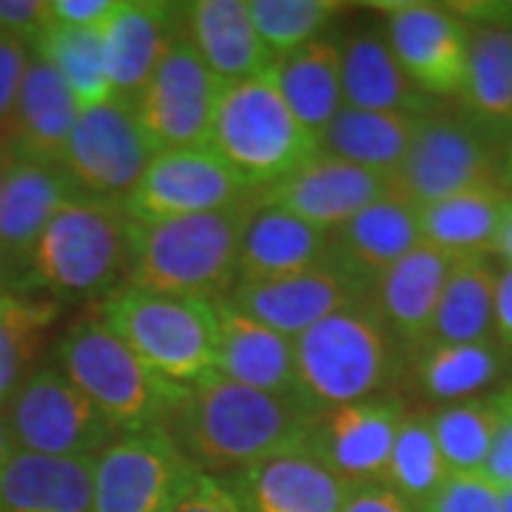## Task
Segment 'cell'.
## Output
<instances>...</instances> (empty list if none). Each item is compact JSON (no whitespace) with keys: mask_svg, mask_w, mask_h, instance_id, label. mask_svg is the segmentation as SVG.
<instances>
[{"mask_svg":"<svg viewBox=\"0 0 512 512\" xmlns=\"http://www.w3.org/2000/svg\"><path fill=\"white\" fill-rule=\"evenodd\" d=\"M322 410L231 382L217 370L185 384L163 430L200 473H239L259 461L305 450Z\"/></svg>","mask_w":512,"mask_h":512,"instance_id":"6da1fadb","label":"cell"},{"mask_svg":"<svg viewBox=\"0 0 512 512\" xmlns=\"http://www.w3.org/2000/svg\"><path fill=\"white\" fill-rule=\"evenodd\" d=\"M262 205V188L231 208L180 220L134 222L128 285L217 302L237 285L245 228Z\"/></svg>","mask_w":512,"mask_h":512,"instance_id":"7a4b0ae2","label":"cell"},{"mask_svg":"<svg viewBox=\"0 0 512 512\" xmlns=\"http://www.w3.org/2000/svg\"><path fill=\"white\" fill-rule=\"evenodd\" d=\"M57 367L120 430H163L183 399V384L160 376L97 316L77 319L57 342Z\"/></svg>","mask_w":512,"mask_h":512,"instance_id":"3957f363","label":"cell"},{"mask_svg":"<svg viewBox=\"0 0 512 512\" xmlns=\"http://www.w3.org/2000/svg\"><path fill=\"white\" fill-rule=\"evenodd\" d=\"M393 342L370 299L330 313L293 339L302 399L316 410L376 399L396 376Z\"/></svg>","mask_w":512,"mask_h":512,"instance_id":"277c9868","label":"cell"},{"mask_svg":"<svg viewBox=\"0 0 512 512\" xmlns=\"http://www.w3.org/2000/svg\"><path fill=\"white\" fill-rule=\"evenodd\" d=\"M151 370L177 384H194L217 367L220 319L208 299L117 288L94 313Z\"/></svg>","mask_w":512,"mask_h":512,"instance_id":"5b68a950","label":"cell"},{"mask_svg":"<svg viewBox=\"0 0 512 512\" xmlns=\"http://www.w3.org/2000/svg\"><path fill=\"white\" fill-rule=\"evenodd\" d=\"M211 151L248 188H271L322 151V143L293 117L271 69L239 83H222Z\"/></svg>","mask_w":512,"mask_h":512,"instance_id":"8992f818","label":"cell"},{"mask_svg":"<svg viewBox=\"0 0 512 512\" xmlns=\"http://www.w3.org/2000/svg\"><path fill=\"white\" fill-rule=\"evenodd\" d=\"M131 234L134 222L123 202L77 194L40 234L29 274L63 299L114 291V285H120L131 271Z\"/></svg>","mask_w":512,"mask_h":512,"instance_id":"52a82bcc","label":"cell"},{"mask_svg":"<svg viewBox=\"0 0 512 512\" xmlns=\"http://www.w3.org/2000/svg\"><path fill=\"white\" fill-rule=\"evenodd\" d=\"M197 476L160 427L123 433L94 456L92 512H174Z\"/></svg>","mask_w":512,"mask_h":512,"instance_id":"ba28073f","label":"cell"},{"mask_svg":"<svg viewBox=\"0 0 512 512\" xmlns=\"http://www.w3.org/2000/svg\"><path fill=\"white\" fill-rule=\"evenodd\" d=\"M15 450L55 458H94L123 436L60 367L32 370L9 402Z\"/></svg>","mask_w":512,"mask_h":512,"instance_id":"9c48e42d","label":"cell"},{"mask_svg":"<svg viewBox=\"0 0 512 512\" xmlns=\"http://www.w3.org/2000/svg\"><path fill=\"white\" fill-rule=\"evenodd\" d=\"M154 154L157 148L148 140L137 106L111 97L103 106L80 111L57 165L80 197L123 202Z\"/></svg>","mask_w":512,"mask_h":512,"instance_id":"30bf717a","label":"cell"},{"mask_svg":"<svg viewBox=\"0 0 512 512\" xmlns=\"http://www.w3.org/2000/svg\"><path fill=\"white\" fill-rule=\"evenodd\" d=\"M490 183H501L495 134L456 117H421L407 157L390 171V191L416 208Z\"/></svg>","mask_w":512,"mask_h":512,"instance_id":"8fae6325","label":"cell"},{"mask_svg":"<svg viewBox=\"0 0 512 512\" xmlns=\"http://www.w3.org/2000/svg\"><path fill=\"white\" fill-rule=\"evenodd\" d=\"M220 94L222 80L202 63L180 23L146 92L137 100L148 140L157 151L211 148Z\"/></svg>","mask_w":512,"mask_h":512,"instance_id":"7c38bea8","label":"cell"},{"mask_svg":"<svg viewBox=\"0 0 512 512\" xmlns=\"http://www.w3.org/2000/svg\"><path fill=\"white\" fill-rule=\"evenodd\" d=\"M254 191L211 148L157 151L123 208L134 222L180 220L231 208Z\"/></svg>","mask_w":512,"mask_h":512,"instance_id":"4fadbf2b","label":"cell"},{"mask_svg":"<svg viewBox=\"0 0 512 512\" xmlns=\"http://www.w3.org/2000/svg\"><path fill=\"white\" fill-rule=\"evenodd\" d=\"M225 299L276 333L296 339L316 322L328 319L330 313L370 299V288L333 256L302 274L234 285Z\"/></svg>","mask_w":512,"mask_h":512,"instance_id":"5bb4252c","label":"cell"},{"mask_svg":"<svg viewBox=\"0 0 512 512\" xmlns=\"http://www.w3.org/2000/svg\"><path fill=\"white\" fill-rule=\"evenodd\" d=\"M384 194H390V174L370 171L325 151L262 191L268 205L285 208L293 217L311 222L328 234L348 225Z\"/></svg>","mask_w":512,"mask_h":512,"instance_id":"9a60e30c","label":"cell"},{"mask_svg":"<svg viewBox=\"0 0 512 512\" xmlns=\"http://www.w3.org/2000/svg\"><path fill=\"white\" fill-rule=\"evenodd\" d=\"M387 43L424 94L464 92L470 32L453 12L427 3L390 6Z\"/></svg>","mask_w":512,"mask_h":512,"instance_id":"2e32d148","label":"cell"},{"mask_svg":"<svg viewBox=\"0 0 512 512\" xmlns=\"http://www.w3.org/2000/svg\"><path fill=\"white\" fill-rule=\"evenodd\" d=\"M402 419V407L384 399L330 407L319 413L308 450L348 487L382 481Z\"/></svg>","mask_w":512,"mask_h":512,"instance_id":"e0dca14e","label":"cell"},{"mask_svg":"<svg viewBox=\"0 0 512 512\" xmlns=\"http://www.w3.org/2000/svg\"><path fill=\"white\" fill-rule=\"evenodd\" d=\"M225 484L242 512H342L350 490L308 447L245 467Z\"/></svg>","mask_w":512,"mask_h":512,"instance_id":"ac0fdd59","label":"cell"},{"mask_svg":"<svg viewBox=\"0 0 512 512\" xmlns=\"http://www.w3.org/2000/svg\"><path fill=\"white\" fill-rule=\"evenodd\" d=\"M180 26V6L157 0H123L103 29V52L111 92L137 106Z\"/></svg>","mask_w":512,"mask_h":512,"instance_id":"d6986e66","label":"cell"},{"mask_svg":"<svg viewBox=\"0 0 512 512\" xmlns=\"http://www.w3.org/2000/svg\"><path fill=\"white\" fill-rule=\"evenodd\" d=\"M72 197L77 191L60 165L18 154L0 194V268L29 271L37 239Z\"/></svg>","mask_w":512,"mask_h":512,"instance_id":"ffe728a7","label":"cell"},{"mask_svg":"<svg viewBox=\"0 0 512 512\" xmlns=\"http://www.w3.org/2000/svg\"><path fill=\"white\" fill-rule=\"evenodd\" d=\"M453 262V256L419 242L410 254L402 256L376 279L370 291V305L382 316L396 342L419 350L430 342L433 316Z\"/></svg>","mask_w":512,"mask_h":512,"instance_id":"44dd1931","label":"cell"},{"mask_svg":"<svg viewBox=\"0 0 512 512\" xmlns=\"http://www.w3.org/2000/svg\"><path fill=\"white\" fill-rule=\"evenodd\" d=\"M214 305L220 319V345H217L214 370L225 379L254 390L302 399L296 379L293 339L239 311L228 299H217Z\"/></svg>","mask_w":512,"mask_h":512,"instance_id":"7402d4cb","label":"cell"},{"mask_svg":"<svg viewBox=\"0 0 512 512\" xmlns=\"http://www.w3.org/2000/svg\"><path fill=\"white\" fill-rule=\"evenodd\" d=\"M185 37L222 83L268 72L276 57L256 35L248 0H197L180 6Z\"/></svg>","mask_w":512,"mask_h":512,"instance_id":"603a6c76","label":"cell"},{"mask_svg":"<svg viewBox=\"0 0 512 512\" xmlns=\"http://www.w3.org/2000/svg\"><path fill=\"white\" fill-rule=\"evenodd\" d=\"M328 259H333V234L268 205L262 197L242 237L237 285L302 274Z\"/></svg>","mask_w":512,"mask_h":512,"instance_id":"cb8c5ba5","label":"cell"},{"mask_svg":"<svg viewBox=\"0 0 512 512\" xmlns=\"http://www.w3.org/2000/svg\"><path fill=\"white\" fill-rule=\"evenodd\" d=\"M419 242V208L390 191L333 231V256L373 291L376 279Z\"/></svg>","mask_w":512,"mask_h":512,"instance_id":"d4e9b609","label":"cell"},{"mask_svg":"<svg viewBox=\"0 0 512 512\" xmlns=\"http://www.w3.org/2000/svg\"><path fill=\"white\" fill-rule=\"evenodd\" d=\"M94 458L12 450L0 470V512H92Z\"/></svg>","mask_w":512,"mask_h":512,"instance_id":"484cf974","label":"cell"},{"mask_svg":"<svg viewBox=\"0 0 512 512\" xmlns=\"http://www.w3.org/2000/svg\"><path fill=\"white\" fill-rule=\"evenodd\" d=\"M80 111L83 109L77 106L63 77L43 57L32 52L9 128L20 157L60 163Z\"/></svg>","mask_w":512,"mask_h":512,"instance_id":"4316f807","label":"cell"},{"mask_svg":"<svg viewBox=\"0 0 512 512\" xmlns=\"http://www.w3.org/2000/svg\"><path fill=\"white\" fill-rule=\"evenodd\" d=\"M271 74L293 117L322 143L336 114L345 109L342 43L333 37H316L288 55L276 57Z\"/></svg>","mask_w":512,"mask_h":512,"instance_id":"83f0119b","label":"cell"},{"mask_svg":"<svg viewBox=\"0 0 512 512\" xmlns=\"http://www.w3.org/2000/svg\"><path fill=\"white\" fill-rule=\"evenodd\" d=\"M510 202L504 185L490 183L421 205V242L439 248L441 254L453 256V259L490 256Z\"/></svg>","mask_w":512,"mask_h":512,"instance_id":"f1b7e54d","label":"cell"},{"mask_svg":"<svg viewBox=\"0 0 512 512\" xmlns=\"http://www.w3.org/2000/svg\"><path fill=\"white\" fill-rule=\"evenodd\" d=\"M342 94L345 106L362 111L424 109V92L407 77L387 37L376 32H359L342 43Z\"/></svg>","mask_w":512,"mask_h":512,"instance_id":"f546056e","label":"cell"},{"mask_svg":"<svg viewBox=\"0 0 512 512\" xmlns=\"http://www.w3.org/2000/svg\"><path fill=\"white\" fill-rule=\"evenodd\" d=\"M424 114L345 106L322 137V151L370 171H396L413 146Z\"/></svg>","mask_w":512,"mask_h":512,"instance_id":"4dcf8cb0","label":"cell"},{"mask_svg":"<svg viewBox=\"0 0 512 512\" xmlns=\"http://www.w3.org/2000/svg\"><path fill=\"white\" fill-rule=\"evenodd\" d=\"M495 282H498V268L487 256L456 259L433 316L430 342L436 345L490 342L495 336Z\"/></svg>","mask_w":512,"mask_h":512,"instance_id":"1f68e13d","label":"cell"},{"mask_svg":"<svg viewBox=\"0 0 512 512\" xmlns=\"http://www.w3.org/2000/svg\"><path fill=\"white\" fill-rule=\"evenodd\" d=\"M464 103L487 131H512V29L481 26L470 32Z\"/></svg>","mask_w":512,"mask_h":512,"instance_id":"d6a6232c","label":"cell"},{"mask_svg":"<svg viewBox=\"0 0 512 512\" xmlns=\"http://www.w3.org/2000/svg\"><path fill=\"white\" fill-rule=\"evenodd\" d=\"M504 370V348L490 342L470 345H424L421 348L419 376L421 390L436 402H467L484 393L490 384L501 379Z\"/></svg>","mask_w":512,"mask_h":512,"instance_id":"836d02e7","label":"cell"},{"mask_svg":"<svg viewBox=\"0 0 512 512\" xmlns=\"http://www.w3.org/2000/svg\"><path fill=\"white\" fill-rule=\"evenodd\" d=\"M32 52L40 55L69 86L80 109H94L109 103L111 92L103 52V32L74 29L63 23H49L32 43Z\"/></svg>","mask_w":512,"mask_h":512,"instance_id":"e575fe53","label":"cell"},{"mask_svg":"<svg viewBox=\"0 0 512 512\" xmlns=\"http://www.w3.org/2000/svg\"><path fill=\"white\" fill-rule=\"evenodd\" d=\"M450 476L439 444L433 436V421L427 413H404L399 436L384 470V484L404 495L416 510H421L433 493Z\"/></svg>","mask_w":512,"mask_h":512,"instance_id":"d590c367","label":"cell"},{"mask_svg":"<svg viewBox=\"0 0 512 512\" xmlns=\"http://www.w3.org/2000/svg\"><path fill=\"white\" fill-rule=\"evenodd\" d=\"M55 316L57 302H32L0 293V404L12 399L32 373L29 367Z\"/></svg>","mask_w":512,"mask_h":512,"instance_id":"8d00e7d4","label":"cell"},{"mask_svg":"<svg viewBox=\"0 0 512 512\" xmlns=\"http://www.w3.org/2000/svg\"><path fill=\"white\" fill-rule=\"evenodd\" d=\"M433 436L450 473H484L495 439L493 399H467L430 416Z\"/></svg>","mask_w":512,"mask_h":512,"instance_id":"74e56055","label":"cell"},{"mask_svg":"<svg viewBox=\"0 0 512 512\" xmlns=\"http://www.w3.org/2000/svg\"><path fill=\"white\" fill-rule=\"evenodd\" d=\"M251 20L256 35L274 57H282L311 43L336 18L345 3L333 0H251Z\"/></svg>","mask_w":512,"mask_h":512,"instance_id":"f35d334b","label":"cell"},{"mask_svg":"<svg viewBox=\"0 0 512 512\" xmlns=\"http://www.w3.org/2000/svg\"><path fill=\"white\" fill-rule=\"evenodd\" d=\"M419 512H501V487L484 473H450Z\"/></svg>","mask_w":512,"mask_h":512,"instance_id":"ab89813d","label":"cell"},{"mask_svg":"<svg viewBox=\"0 0 512 512\" xmlns=\"http://www.w3.org/2000/svg\"><path fill=\"white\" fill-rule=\"evenodd\" d=\"M32 57V43L0 32V134H12V114L18 103L23 72Z\"/></svg>","mask_w":512,"mask_h":512,"instance_id":"60d3db41","label":"cell"},{"mask_svg":"<svg viewBox=\"0 0 512 512\" xmlns=\"http://www.w3.org/2000/svg\"><path fill=\"white\" fill-rule=\"evenodd\" d=\"M490 399L495 407V439L484 464V476L493 478L498 487H512V384Z\"/></svg>","mask_w":512,"mask_h":512,"instance_id":"b9f144b4","label":"cell"},{"mask_svg":"<svg viewBox=\"0 0 512 512\" xmlns=\"http://www.w3.org/2000/svg\"><path fill=\"white\" fill-rule=\"evenodd\" d=\"M52 23V6L43 0H0V32L35 43Z\"/></svg>","mask_w":512,"mask_h":512,"instance_id":"7bdbcfd3","label":"cell"},{"mask_svg":"<svg viewBox=\"0 0 512 512\" xmlns=\"http://www.w3.org/2000/svg\"><path fill=\"white\" fill-rule=\"evenodd\" d=\"M49 6L55 23L103 32L109 20L120 12L123 0H52Z\"/></svg>","mask_w":512,"mask_h":512,"instance_id":"ee69618b","label":"cell"},{"mask_svg":"<svg viewBox=\"0 0 512 512\" xmlns=\"http://www.w3.org/2000/svg\"><path fill=\"white\" fill-rule=\"evenodd\" d=\"M342 512H419L404 495H399L384 481L353 484L345 495Z\"/></svg>","mask_w":512,"mask_h":512,"instance_id":"f6af8a7d","label":"cell"},{"mask_svg":"<svg viewBox=\"0 0 512 512\" xmlns=\"http://www.w3.org/2000/svg\"><path fill=\"white\" fill-rule=\"evenodd\" d=\"M174 512H242V507L237 504V498L228 490L225 481L200 473L194 487L188 490V495Z\"/></svg>","mask_w":512,"mask_h":512,"instance_id":"bcb514c9","label":"cell"},{"mask_svg":"<svg viewBox=\"0 0 512 512\" xmlns=\"http://www.w3.org/2000/svg\"><path fill=\"white\" fill-rule=\"evenodd\" d=\"M495 339L512 350V265H504L495 282Z\"/></svg>","mask_w":512,"mask_h":512,"instance_id":"7dc6e473","label":"cell"},{"mask_svg":"<svg viewBox=\"0 0 512 512\" xmlns=\"http://www.w3.org/2000/svg\"><path fill=\"white\" fill-rule=\"evenodd\" d=\"M493 254L504 259V265H512V202L504 211V220H501V228H498V237H495Z\"/></svg>","mask_w":512,"mask_h":512,"instance_id":"c3c4849f","label":"cell"},{"mask_svg":"<svg viewBox=\"0 0 512 512\" xmlns=\"http://www.w3.org/2000/svg\"><path fill=\"white\" fill-rule=\"evenodd\" d=\"M15 160H18V146L12 140V134H0V194H3V185H6V177H9Z\"/></svg>","mask_w":512,"mask_h":512,"instance_id":"681fc988","label":"cell"},{"mask_svg":"<svg viewBox=\"0 0 512 512\" xmlns=\"http://www.w3.org/2000/svg\"><path fill=\"white\" fill-rule=\"evenodd\" d=\"M12 450H15V444H12V436H9V424L3 419V413H0V470L6 467V461L12 456Z\"/></svg>","mask_w":512,"mask_h":512,"instance_id":"f907efd6","label":"cell"},{"mask_svg":"<svg viewBox=\"0 0 512 512\" xmlns=\"http://www.w3.org/2000/svg\"><path fill=\"white\" fill-rule=\"evenodd\" d=\"M501 185H504L507 197H510V200H512V148H510V151H507L504 163H501Z\"/></svg>","mask_w":512,"mask_h":512,"instance_id":"816d5d0a","label":"cell"},{"mask_svg":"<svg viewBox=\"0 0 512 512\" xmlns=\"http://www.w3.org/2000/svg\"><path fill=\"white\" fill-rule=\"evenodd\" d=\"M501 512H512V487H501Z\"/></svg>","mask_w":512,"mask_h":512,"instance_id":"f5cc1de1","label":"cell"},{"mask_svg":"<svg viewBox=\"0 0 512 512\" xmlns=\"http://www.w3.org/2000/svg\"><path fill=\"white\" fill-rule=\"evenodd\" d=\"M507 9H510V18H512V3H510V6H507Z\"/></svg>","mask_w":512,"mask_h":512,"instance_id":"db71d44e","label":"cell"}]
</instances>
